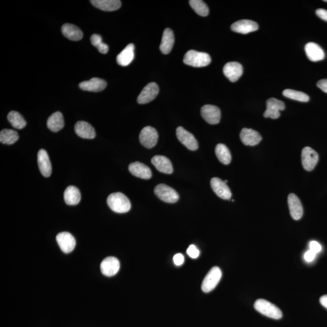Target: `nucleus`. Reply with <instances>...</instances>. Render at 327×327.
I'll return each instance as SVG.
<instances>
[{"instance_id":"nucleus-1","label":"nucleus","mask_w":327,"mask_h":327,"mask_svg":"<svg viewBox=\"0 0 327 327\" xmlns=\"http://www.w3.org/2000/svg\"><path fill=\"white\" fill-rule=\"evenodd\" d=\"M107 202L112 211L118 213H127L131 208L130 200L121 192L110 195Z\"/></svg>"},{"instance_id":"nucleus-2","label":"nucleus","mask_w":327,"mask_h":327,"mask_svg":"<svg viewBox=\"0 0 327 327\" xmlns=\"http://www.w3.org/2000/svg\"><path fill=\"white\" fill-rule=\"evenodd\" d=\"M184 64L195 67L207 66L211 63V58L205 52H200L194 50L189 51L184 56Z\"/></svg>"},{"instance_id":"nucleus-3","label":"nucleus","mask_w":327,"mask_h":327,"mask_svg":"<svg viewBox=\"0 0 327 327\" xmlns=\"http://www.w3.org/2000/svg\"><path fill=\"white\" fill-rule=\"evenodd\" d=\"M254 307L257 312L266 317L274 319V320H279L282 317L281 310L275 305L265 300V299H258L255 302Z\"/></svg>"},{"instance_id":"nucleus-4","label":"nucleus","mask_w":327,"mask_h":327,"mask_svg":"<svg viewBox=\"0 0 327 327\" xmlns=\"http://www.w3.org/2000/svg\"><path fill=\"white\" fill-rule=\"evenodd\" d=\"M222 277V271L218 266H214L205 276L201 285L202 290L209 293L215 289Z\"/></svg>"},{"instance_id":"nucleus-5","label":"nucleus","mask_w":327,"mask_h":327,"mask_svg":"<svg viewBox=\"0 0 327 327\" xmlns=\"http://www.w3.org/2000/svg\"><path fill=\"white\" fill-rule=\"evenodd\" d=\"M154 192L159 199L167 203H175L179 199L177 191L166 184H161L155 187Z\"/></svg>"},{"instance_id":"nucleus-6","label":"nucleus","mask_w":327,"mask_h":327,"mask_svg":"<svg viewBox=\"0 0 327 327\" xmlns=\"http://www.w3.org/2000/svg\"><path fill=\"white\" fill-rule=\"evenodd\" d=\"M158 133L155 129L147 126L143 129L139 134V141L145 147L152 148L157 144Z\"/></svg>"},{"instance_id":"nucleus-7","label":"nucleus","mask_w":327,"mask_h":327,"mask_svg":"<svg viewBox=\"0 0 327 327\" xmlns=\"http://www.w3.org/2000/svg\"><path fill=\"white\" fill-rule=\"evenodd\" d=\"M301 160L304 169L307 171H312L317 166L319 155L311 147H306L302 149Z\"/></svg>"},{"instance_id":"nucleus-8","label":"nucleus","mask_w":327,"mask_h":327,"mask_svg":"<svg viewBox=\"0 0 327 327\" xmlns=\"http://www.w3.org/2000/svg\"><path fill=\"white\" fill-rule=\"evenodd\" d=\"M266 104V109L263 113V117L270 118L271 119H277L281 116L280 111H284L285 108L283 101L274 98L268 99Z\"/></svg>"},{"instance_id":"nucleus-9","label":"nucleus","mask_w":327,"mask_h":327,"mask_svg":"<svg viewBox=\"0 0 327 327\" xmlns=\"http://www.w3.org/2000/svg\"><path fill=\"white\" fill-rule=\"evenodd\" d=\"M200 114L206 122L210 125H217L221 120V111L218 107L207 104L200 109Z\"/></svg>"},{"instance_id":"nucleus-10","label":"nucleus","mask_w":327,"mask_h":327,"mask_svg":"<svg viewBox=\"0 0 327 327\" xmlns=\"http://www.w3.org/2000/svg\"><path fill=\"white\" fill-rule=\"evenodd\" d=\"M56 240L60 248L65 254H69L75 249V239L70 233L66 232L60 233L57 235Z\"/></svg>"},{"instance_id":"nucleus-11","label":"nucleus","mask_w":327,"mask_h":327,"mask_svg":"<svg viewBox=\"0 0 327 327\" xmlns=\"http://www.w3.org/2000/svg\"><path fill=\"white\" fill-rule=\"evenodd\" d=\"M177 136L179 141L188 149L195 151L198 148V143L195 136L182 127L177 129Z\"/></svg>"},{"instance_id":"nucleus-12","label":"nucleus","mask_w":327,"mask_h":327,"mask_svg":"<svg viewBox=\"0 0 327 327\" xmlns=\"http://www.w3.org/2000/svg\"><path fill=\"white\" fill-rule=\"evenodd\" d=\"M159 93V87L155 82H150L142 89L137 98V101L140 104H144L151 102L155 99Z\"/></svg>"},{"instance_id":"nucleus-13","label":"nucleus","mask_w":327,"mask_h":327,"mask_svg":"<svg viewBox=\"0 0 327 327\" xmlns=\"http://www.w3.org/2000/svg\"><path fill=\"white\" fill-rule=\"evenodd\" d=\"M210 185L214 192L221 199L229 200L232 197V192L224 181L219 178H213Z\"/></svg>"},{"instance_id":"nucleus-14","label":"nucleus","mask_w":327,"mask_h":327,"mask_svg":"<svg viewBox=\"0 0 327 327\" xmlns=\"http://www.w3.org/2000/svg\"><path fill=\"white\" fill-rule=\"evenodd\" d=\"M100 268L104 276L108 277L115 276L120 270V261L115 257L106 258L101 262Z\"/></svg>"},{"instance_id":"nucleus-15","label":"nucleus","mask_w":327,"mask_h":327,"mask_svg":"<svg viewBox=\"0 0 327 327\" xmlns=\"http://www.w3.org/2000/svg\"><path fill=\"white\" fill-rule=\"evenodd\" d=\"M223 72L231 82H234L237 81L243 75V68L240 63L229 62L224 65Z\"/></svg>"},{"instance_id":"nucleus-16","label":"nucleus","mask_w":327,"mask_h":327,"mask_svg":"<svg viewBox=\"0 0 327 327\" xmlns=\"http://www.w3.org/2000/svg\"><path fill=\"white\" fill-rule=\"evenodd\" d=\"M288 204L292 218L296 221L300 219L303 216L304 210L299 197L295 194H290L288 197Z\"/></svg>"},{"instance_id":"nucleus-17","label":"nucleus","mask_w":327,"mask_h":327,"mask_svg":"<svg viewBox=\"0 0 327 327\" xmlns=\"http://www.w3.org/2000/svg\"><path fill=\"white\" fill-rule=\"evenodd\" d=\"M106 86V81L98 78H93L89 81H82L79 84V87L81 90L93 92L103 91Z\"/></svg>"},{"instance_id":"nucleus-18","label":"nucleus","mask_w":327,"mask_h":327,"mask_svg":"<svg viewBox=\"0 0 327 327\" xmlns=\"http://www.w3.org/2000/svg\"><path fill=\"white\" fill-rule=\"evenodd\" d=\"M233 32L241 34H247L255 32L258 29V25L256 22L249 20H243L235 22L231 26Z\"/></svg>"},{"instance_id":"nucleus-19","label":"nucleus","mask_w":327,"mask_h":327,"mask_svg":"<svg viewBox=\"0 0 327 327\" xmlns=\"http://www.w3.org/2000/svg\"><path fill=\"white\" fill-rule=\"evenodd\" d=\"M129 170L134 177L141 179L148 180L152 177V174L149 167L140 162H134L129 165Z\"/></svg>"},{"instance_id":"nucleus-20","label":"nucleus","mask_w":327,"mask_h":327,"mask_svg":"<svg viewBox=\"0 0 327 327\" xmlns=\"http://www.w3.org/2000/svg\"><path fill=\"white\" fill-rule=\"evenodd\" d=\"M240 138L243 143L246 145L254 146L260 143L262 137L258 131L252 129L244 128L240 133Z\"/></svg>"},{"instance_id":"nucleus-21","label":"nucleus","mask_w":327,"mask_h":327,"mask_svg":"<svg viewBox=\"0 0 327 327\" xmlns=\"http://www.w3.org/2000/svg\"><path fill=\"white\" fill-rule=\"evenodd\" d=\"M38 164L41 174L48 178L52 174V165L46 151L41 149L38 153Z\"/></svg>"},{"instance_id":"nucleus-22","label":"nucleus","mask_w":327,"mask_h":327,"mask_svg":"<svg viewBox=\"0 0 327 327\" xmlns=\"http://www.w3.org/2000/svg\"><path fill=\"white\" fill-rule=\"evenodd\" d=\"M152 164L159 172L166 174H171L174 172L171 161L164 156L156 155L152 158Z\"/></svg>"},{"instance_id":"nucleus-23","label":"nucleus","mask_w":327,"mask_h":327,"mask_svg":"<svg viewBox=\"0 0 327 327\" xmlns=\"http://www.w3.org/2000/svg\"><path fill=\"white\" fill-rule=\"evenodd\" d=\"M305 51H306L308 59L313 62L321 61L325 58V53H324L323 49L315 43H307L305 46Z\"/></svg>"},{"instance_id":"nucleus-24","label":"nucleus","mask_w":327,"mask_h":327,"mask_svg":"<svg viewBox=\"0 0 327 327\" xmlns=\"http://www.w3.org/2000/svg\"><path fill=\"white\" fill-rule=\"evenodd\" d=\"M75 131L77 135L84 139H92L96 136L95 129L89 123L83 121L76 123Z\"/></svg>"},{"instance_id":"nucleus-25","label":"nucleus","mask_w":327,"mask_h":327,"mask_svg":"<svg viewBox=\"0 0 327 327\" xmlns=\"http://www.w3.org/2000/svg\"><path fill=\"white\" fill-rule=\"evenodd\" d=\"M175 42L174 32L169 28L164 30L161 43L159 49L162 53L165 55L169 54L171 52Z\"/></svg>"},{"instance_id":"nucleus-26","label":"nucleus","mask_w":327,"mask_h":327,"mask_svg":"<svg viewBox=\"0 0 327 327\" xmlns=\"http://www.w3.org/2000/svg\"><path fill=\"white\" fill-rule=\"evenodd\" d=\"M90 2L98 9L108 12L118 10L122 6L119 0H91Z\"/></svg>"},{"instance_id":"nucleus-27","label":"nucleus","mask_w":327,"mask_h":327,"mask_svg":"<svg viewBox=\"0 0 327 327\" xmlns=\"http://www.w3.org/2000/svg\"><path fill=\"white\" fill-rule=\"evenodd\" d=\"M134 46L133 44H129L117 58L118 64L122 66H127L132 62L134 57Z\"/></svg>"},{"instance_id":"nucleus-28","label":"nucleus","mask_w":327,"mask_h":327,"mask_svg":"<svg viewBox=\"0 0 327 327\" xmlns=\"http://www.w3.org/2000/svg\"><path fill=\"white\" fill-rule=\"evenodd\" d=\"M62 31L63 35L70 40L79 41L83 37L80 29L72 24H65L62 27Z\"/></svg>"},{"instance_id":"nucleus-29","label":"nucleus","mask_w":327,"mask_h":327,"mask_svg":"<svg viewBox=\"0 0 327 327\" xmlns=\"http://www.w3.org/2000/svg\"><path fill=\"white\" fill-rule=\"evenodd\" d=\"M47 126L49 130L54 132L62 130L65 126L64 117L61 112H57L48 118Z\"/></svg>"},{"instance_id":"nucleus-30","label":"nucleus","mask_w":327,"mask_h":327,"mask_svg":"<svg viewBox=\"0 0 327 327\" xmlns=\"http://www.w3.org/2000/svg\"><path fill=\"white\" fill-rule=\"evenodd\" d=\"M64 198L67 205H75L80 202L81 196L79 189L75 186H68L65 190Z\"/></svg>"},{"instance_id":"nucleus-31","label":"nucleus","mask_w":327,"mask_h":327,"mask_svg":"<svg viewBox=\"0 0 327 327\" xmlns=\"http://www.w3.org/2000/svg\"><path fill=\"white\" fill-rule=\"evenodd\" d=\"M217 158L221 163L228 165L232 161V155L229 148L223 144H218L215 148Z\"/></svg>"},{"instance_id":"nucleus-32","label":"nucleus","mask_w":327,"mask_h":327,"mask_svg":"<svg viewBox=\"0 0 327 327\" xmlns=\"http://www.w3.org/2000/svg\"><path fill=\"white\" fill-rule=\"evenodd\" d=\"M19 139L18 133L12 129H3L0 132V142L4 144L15 143Z\"/></svg>"},{"instance_id":"nucleus-33","label":"nucleus","mask_w":327,"mask_h":327,"mask_svg":"<svg viewBox=\"0 0 327 327\" xmlns=\"http://www.w3.org/2000/svg\"><path fill=\"white\" fill-rule=\"evenodd\" d=\"M7 120L13 128L22 129L26 127L27 123L22 115L16 111H11L7 115Z\"/></svg>"},{"instance_id":"nucleus-34","label":"nucleus","mask_w":327,"mask_h":327,"mask_svg":"<svg viewBox=\"0 0 327 327\" xmlns=\"http://www.w3.org/2000/svg\"><path fill=\"white\" fill-rule=\"evenodd\" d=\"M282 93L284 97L291 100L301 101V102H308L310 100V97L306 93L297 91L295 90L285 89Z\"/></svg>"},{"instance_id":"nucleus-35","label":"nucleus","mask_w":327,"mask_h":327,"mask_svg":"<svg viewBox=\"0 0 327 327\" xmlns=\"http://www.w3.org/2000/svg\"><path fill=\"white\" fill-rule=\"evenodd\" d=\"M189 4L195 12L200 16H206L209 13V9L207 5L201 0H191Z\"/></svg>"},{"instance_id":"nucleus-36","label":"nucleus","mask_w":327,"mask_h":327,"mask_svg":"<svg viewBox=\"0 0 327 327\" xmlns=\"http://www.w3.org/2000/svg\"><path fill=\"white\" fill-rule=\"evenodd\" d=\"M187 254L190 257L196 259L199 255V250L196 248V247L194 245L190 246L188 249L187 250Z\"/></svg>"},{"instance_id":"nucleus-37","label":"nucleus","mask_w":327,"mask_h":327,"mask_svg":"<svg viewBox=\"0 0 327 327\" xmlns=\"http://www.w3.org/2000/svg\"><path fill=\"white\" fill-rule=\"evenodd\" d=\"M309 247L310 251L313 252L316 254H319L322 251V246L318 242L316 241H312L309 244Z\"/></svg>"},{"instance_id":"nucleus-38","label":"nucleus","mask_w":327,"mask_h":327,"mask_svg":"<svg viewBox=\"0 0 327 327\" xmlns=\"http://www.w3.org/2000/svg\"><path fill=\"white\" fill-rule=\"evenodd\" d=\"M90 41H91L92 45L97 48L103 43L102 37L98 34L92 35L90 37Z\"/></svg>"},{"instance_id":"nucleus-39","label":"nucleus","mask_w":327,"mask_h":327,"mask_svg":"<svg viewBox=\"0 0 327 327\" xmlns=\"http://www.w3.org/2000/svg\"><path fill=\"white\" fill-rule=\"evenodd\" d=\"M316 257H317V254L309 250V251H308L306 254H305L304 260H306L307 262H311L315 259Z\"/></svg>"},{"instance_id":"nucleus-40","label":"nucleus","mask_w":327,"mask_h":327,"mask_svg":"<svg viewBox=\"0 0 327 327\" xmlns=\"http://www.w3.org/2000/svg\"><path fill=\"white\" fill-rule=\"evenodd\" d=\"M174 262L175 264L177 266L183 264L184 262V256L181 254L175 255L174 257Z\"/></svg>"},{"instance_id":"nucleus-41","label":"nucleus","mask_w":327,"mask_h":327,"mask_svg":"<svg viewBox=\"0 0 327 327\" xmlns=\"http://www.w3.org/2000/svg\"><path fill=\"white\" fill-rule=\"evenodd\" d=\"M317 86L323 92L327 93V79H321L318 82Z\"/></svg>"},{"instance_id":"nucleus-42","label":"nucleus","mask_w":327,"mask_h":327,"mask_svg":"<svg viewBox=\"0 0 327 327\" xmlns=\"http://www.w3.org/2000/svg\"><path fill=\"white\" fill-rule=\"evenodd\" d=\"M316 13L322 20L327 21V10L324 9H318L316 11Z\"/></svg>"},{"instance_id":"nucleus-43","label":"nucleus","mask_w":327,"mask_h":327,"mask_svg":"<svg viewBox=\"0 0 327 327\" xmlns=\"http://www.w3.org/2000/svg\"><path fill=\"white\" fill-rule=\"evenodd\" d=\"M98 49V51L100 52V53L103 54H106L108 53L109 50V46L108 45H106V44L103 43L99 46L97 48Z\"/></svg>"},{"instance_id":"nucleus-44","label":"nucleus","mask_w":327,"mask_h":327,"mask_svg":"<svg viewBox=\"0 0 327 327\" xmlns=\"http://www.w3.org/2000/svg\"><path fill=\"white\" fill-rule=\"evenodd\" d=\"M320 302L321 305L327 309V295L321 297L320 298Z\"/></svg>"},{"instance_id":"nucleus-45","label":"nucleus","mask_w":327,"mask_h":327,"mask_svg":"<svg viewBox=\"0 0 327 327\" xmlns=\"http://www.w3.org/2000/svg\"><path fill=\"white\" fill-rule=\"evenodd\" d=\"M324 2H327V0H324Z\"/></svg>"}]
</instances>
